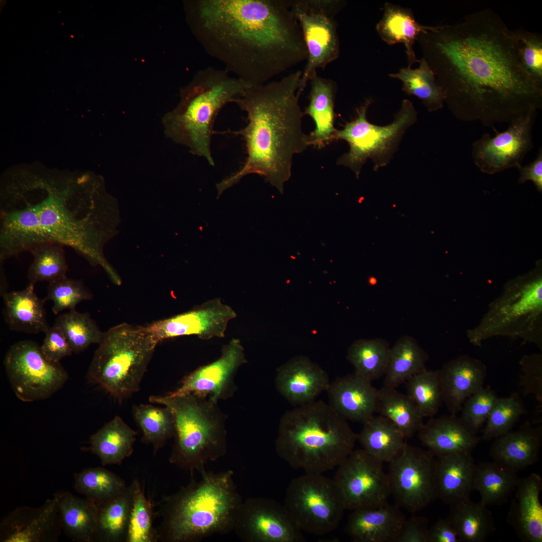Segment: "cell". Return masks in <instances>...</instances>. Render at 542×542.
Instances as JSON below:
<instances>
[{
	"instance_id": "obj_49",
	"label": "cell",
	"mask_w": 542,
	"mask_h": 542,
	"mask_svg": "<svg viewBox=\"0 0 542 542\" xmlns=\"http://www.w3.org/2000/svg\"><path fill=\"white\" fill-rule=\"evenodd\" d=\"M133 504L125 542L158 541L157 529L153 527L155 514L153 505L147 499L139 482L134 480Z\"/></svg>"
},
{
	"instance_id": "obj_5",
	"label": "cell",
	"mask_w": 542,
	"mask_h": 542,
	"mask_svg": "<svg viewBox=\"0 0 542 542\" xmlns=\"http://www.w3.org/2000/svg\"><path fill=\"white\" fill-rule=\"evenodd\" d=\"M198 471L199 480H192L163 499L158 541L196 542L233 530L242 501L233 472H208L204 467Z\"/></svg>"
},
{
	"instance_id": "obj_53",
	"label": "cell",
	"mask_w": 542,
	"mask_h": 542,
	"mask_svg": "<svg viewBox=\"0 0 542 542\" xmlns=\"http://www.w3.org/2000/svg\"><path fill=\"white\" fill-rule=\"evenodd\" d=\"M522 374L519 385L525 395L533 394L542 403V354L524 355L519 362Z\"/></svg>"
},
{
	"instance_id": "obj_27",
	"label": "cell",
	"mask_w": 542,
	"mask_h": 542,
	"mask_svg": "<svg viewBox=\"0 0 542 542\" xmlns=\"http://www.w3.org/2000/svg\"><path fill=\"white\" fill-rule=\"evenodd\" d=\"M542 479L536 473L519 479L508 515V521L526 542L542 541Z\"/></svg>"
},
{
	"instance_id": "obj_56",
	"label": "cell",
	"mask_w": 542,
	"mask_h": 542,
	"mask_svg": "<svg viewBox=\"0 0 542 542\" xmlns=\"http://www.w3.org/2000/svg\"><path fill=\"white\" fill-rule=\"evenodd\" d=\"M518 169L519 171V177L518 180L519 184H522L527 181H531L534 185L536 190L542 192V149L539 148L535 159L529 164Z\"/></svg>"
},
{
	"instance_id": "obj_48",
	"label": "cell",
	"mask_w": 542,
	"mask_h": 542,
	"mask_svg": "<svg viewBox=\"0 0 542 542\" xmlns=\"http://www.w3.org/2000/svg\"><path fill=\"white\" fill-rule=\"evenodd\" d=\"M527 410L520 395L513 392L506 397H498L485 422L481 439L490 441L510 432Z\"/></svg>"
},
{
	"instance_id": "obj_25",
	"label": "cell",
	"mask_w": 542,
	"mask_h": 542,
	"mask_svg": "<svg viewBox=\"0 0 542 542\" xmlns=\"http://www.w3.org/2000/svg\"><path fill=\"white\" fill-rule=\"evenodd\" d=\"M352 511L345 529L355 542H395L406 520L398 506L388 503Z\"/></svg>"
},
{
	"instance_id": "obj_31",
	"label": "cell",
	"mask_w": 542,
	"mask_h": 542,
	"mask_svg": "<svg viewBox=\"0 0 542 542\" xmlns=\"http://www.w3.org/2000/svg\"><path fill=\"white\" fill-rule=\"evenodd\" d=\"M29 284L21 291L7 292L2 296L3 314L10 330L30 334L44 333L49 327L44 308L45 301Z\"/></svg>"
},
{
	"instance_id": "obj_11",
	"label": "cell",
	"mask_w": 542,
	"mask_h": 542,
	"mask_svg": "<svg viewBox=\"0 0 542 542\" xmlns=\"http://www.w3.org/2000/svg\"><path fill=\"white\" fill-rule=\"evenodd\" d=\"M372 102L371 98L366 99L357 109L354 119L347 122L343 129H337L334 136V141L344 140L349 146L348 152L337 159V165L350 168L357 178L368 159L372 160L375 170L389 163L406 131L417 120V112L412 102L403 99L390 123L373 124L367 118Z\"/></svg>"
},
{
	"instance_id": "obj_44",
	"label": "cell",
	"mask_w": 542,
	"mask_h": 542,
	"mask_svg": "<svg viewBox=\"0 0 542 542\" xmlns=\"http://www.w3.org/2000/svg\"><path fill=\"white\" fill-rule=\"evenodd\" d=\"M64 247L57 243H43L30 251L34 259L28 272L29 284L50 283L67 277L68 266Z\"/></svg>"
},
{
	"instance_id": "obj_21",
	"label": "cell",
	"mask_w": 542,
	"mask_h": 542,
	"mask_svg": "<svg viewBox=\"0 0 542 542\" xmlns=\"http://www.w3.org/2000/svg\"><path fill=\"white\" fill-rule=\"evenodd\" d=\"M62 530L54 496L38 507L20 506L0 522L1 542H55Z\"/></svg>"
},
{
	"instance_id": "obj_15",
	"label": "cell",
	"mask_w": 542,
	"mask_h": 542,
	"mask_svg": "<svg viewBox=\"0 0 542 542\" xmlns=\"http://www.w3.org/2000/svg\"><path fill=\"white\" fill-rule=\"evenodd\" d=\"M390 493L398 505L418 511L437 497L435 457L428 450L406 443L389 462L387 473Z\"/></svg>"
},
{
	"instance_id": "obj_46",
	"label": "cell",
	"mask_w": 542,
	"mask_h": 542,
	"mask_svg": "<svg viewBox=\"0 0 542 542\" xmlns=\"http://www.w3.org/2000/svg\"><path fill=\"white\" fill-rule=\"evenodd\" d=\"M54 324L61 330L75 353L83 351L92 344H99L104 334L89 314L75 309L59 314Z\"/></svg>"
},
{
	"instance_id": "obj_45",
	"label": "cell",
	"mask_w": 542,
	"mask_h": 542,
	"mask_svg": "<svg viewBox=\"0 0 542 542\" xmlns=\"http://www.w3.org/2000/svg\"><path fill=\"white\" fill-rule=\"evenodd\" d=\"M74 479L76 491L96 503L115 496L127 486L119 476L102 467L84 469L75 473Z\"/></svg>"
},
{
	"instance_id": "obj_47",
	"label": "cell",
	"mask_w": 542,
	"mask_h": 542,
	"mask_svg": "<svg viewBox=\"0 0 542 542\" xmlns=\"http://www.w3.org/2000/svg\"><path fill=\"white\" fill-rule=\"evenodd\" d=\"M407 395L414 401L424 418H432L443 402L440 369H427L406 382Z\"/></svg>"
},
{
	"instance_id": "obj_10",
	"label": "cell",
	"mask_w": 542,
	"mask_h": 542,
	"mask_svg": "<svg viewBox=\"0 0 542 542\" xmlns=\"http://www.w3.org/2000/svg\"><path fill=\"white\" fill-rule=\"evenodd\" d=\"M158 342L147 326L122 323L104 332L89 366V381L121 401L139 390Z\"/></svg>"
},
{
	"instance_id": "obj_36",
	"label": "cell",
	"mask_w": 542,
	"mask_h": 542,
	"mask_svg": "<svg viewBox=\"0 0 542 542\" xmlns=\"http://www.w3.org/2000/svg\"><path fill=\"white\" fill-rule=\"evenodd\" d=\"M357 440L362 449L382 463L390 462L407 443L401 431L380 415H374L363 424Z\"/></svg>"
},
{
	"instance_id": "obj_24",
	"label": "cell",
	"mask_w": 542,
	"mask_h": 542,
	"mask_svg": "<svg viewBox=\"0 0 542 542\" xmlns=\"http://www.w3.org/2000/svg\"><path fill=\"white\" fill-rule=\"evenodd\" d=\"M329 405L346 420L362 424L376 413L378 389L354 372L330 382Z\"/></svg>"
},
{
	"instance_id": "obj_20",
	"label": "cell",
	"mask_w": 542,
	"mask_h": 542,
	"mask_svg": "<svg viewBox=\"0 0 542 542\" xmlns=\"http://www.w3.org/2000/svg\"><path fill=\"white\" fill-rule=\"evenodd\" d=\"M236 317L233 308L217 298L187 312L155 321L147 327L158 343L166 339L189 335L209 340L224 337L229 322Z\"/></svg>"
},
{
	"instance_id": "obj_17",
	"label": "cell",
	"mask_w": 542,
	"mask_h": 542,
	"mask_svg": "<svg viewBox=\"0 0 542 542\" xmlns=\"http://www.w3.org/2000/svg\"><path fill=\"white\" fill-rule=\"evenodd\" d=\"M537 110H531L513 119L502 132L491 137L484 133L473 142L471 155L474 164L485 174L493 175L522 166L533 148L532 128Z\"/></svg>"
},
{
	"instance_id": "obj_34",
	"label": "cell",
	"mask_w": 542,
	"mask_h": 542,
	"mask_svg": "<svg viewBox=\"0 0 542 542\" xmlns=\"http://www.w3.org/2000/svg\"><path fill=\"white\" fill-rule=\"evenodd\" d=\"M137 433L116 416L92 435L89 451L102 466L120 465L133 452Z\"/></svg>"
},
{
	"instance_id": "obj_19",
	"label": "cell",
	"mask_w": 542,
	"mask_h": 542,
	"mask_svg": "<svg viewBox=\"0 0 542 542\" xmlns=\"http://www.w3.org/2000/svg\"><path fill=\"white\" fill-rule=\"evenodd\" d=\"M247 363L240 340L232 338L224 345L216 360L201 366L187 375L173 395L195 393L215 401L231 398L237 390L235 377L239 368Z\"/></svg>"
},
{
	"instance_id": "obj_1",
	"label": "cell",
	"mask_w": 542,
	"mask_h": 542,
	"mask_svg": "<svg viewBox=\"0 0 542 542\" xmlns=\"http://www.w3.org/2000/svg\"><path fill=\"white\" fill-rule=\"evenodd\" d=\"M507 26L492 10L422 33L417 41L457 119L493 128L542 107V85L525 71Z\"/></svg>"
},
{
	"instance_id": "obj_55",
	"label": "cell",
	"mask_w": 542,
	"mask_h": 542,
	"mask_svg": "<svg viewBox=\"0 0 542 542\" xmlns=\"http://www.w3.org/2000/svg\"><path fill=\"white\" fill-rule=\"evenodd\" d=\"M429 528L427 520L423 517L406 520L395 542H428Z\"/></svg>"
},
{
	"instance_id": "obj_29",
	"label": "cell",
	"mask_w": 542,
	"mask_h": 542,
	"mask_svg": "<svg viewBox=\"0 0 542 542\" xmlns=\"http://www.w3.org/2000/svg\"><path fill=\"white\" fill-rule=\"evenodd\" d=\"M542 443V427L526 421L515 431L495 439L490 454L493 461L516 471L537 462Z\"/></svg>"
},
{
	"instance_id": "obj_2",
	"label": "cell",
	"mask_w": 542,
	"mask_h": 542,
	"mask_svg": "<svg viewBox=\"0 0 542 542\" xmlns=\"http://www.w3.org/2000/svg\"><path fill=\"white\" fill-rule=\"evenodd\" d=\"M0 263L43 243L68 246L106 273L105 210L88 176L21 173L2 182Z\"/></svg>"
},
{
	"instance_id": "obj_26",
	"label": "cell",
	"mask_w": 542,
	"mask_h": 542,
	"mask_svg": "<svg viewBox=\"0 0 542 542\" xmlns=\"http://www.w3.org/2000/svg\"><path fill=\"white\" fill-rule=\"evenodd\" d=\"M476 464L471 453H455L435 457L437 497L451 506L470 499L474 490Z\"/></svg>"
},
{
	"instance_id": "obj_9",
	"label": "cell",
	"mask_w": 542,
	"mask_h": 542,
	"mask_svg": "<svg viewBox=\"0 0 542 542\" xmlns=\"http://www.w3.org/2000/svg\"><path fill=\"white\" fill-rule=\"evenodd\" d=\"M469 342L481 346L496 336L519 338L542 350V261L533 269L507 281L488 305L479 323L467 331Z\"/></svg>"
},
{
	"instance_id": "obj_39",
	"label": "cell",
	"mask_w": 542,
	"mask_h": 542,
	"mask_svg": "<svg viewBox=\"0 0 542 542\" xmlns=\"http://www.w3.org/2000/svg\"><path fill=\"white\" fill-rule=\"evenodd\" d=\"M450 506L447 519L460 542H484L496 530L492 513L480 502L469 499Z\"/></svg>"
},
{
	"instance_id": "obj_4",
	"label": "cell",
	"mask_w": 542,
	"mask_h": 542,
	"mask_svg": "<svg viewBox=\"0 0 542 542\" xmlns=\"http://www.w3.org/2000/svg\"><path fill=\"white\" fill-rule=\"evenodd\" d=\"M302 74L298 70L281 80L250 86L235 102L246 113V126L215 133L241 136L246 156L237 171L216 184L217 197L251 174L262 176L283 193L284 184L291 176L294 156L309 146L299 103Z\"/></svg>"
},
{
	"instance_id": "obj_54",
	"label": "cell",
	"mask_w": 542,
	"mask_h": 542,
	"mask_svg": "<svg viewBox=\"0 0 542 542\" xmlns=\"http://www.w3.org/2000/svg\"><path fill=\"white\" fill-rule=\"evenodd\" d=\"M44 334L40 348L48 360L58 363L63 358L72 354L73 351L59 327L54 324Z\"/></svg>"
},
{
	"instance_id": "obj_50",
	"label": "cell",
	"mask_w": 542,
	"mask_h": 542,
	"mask_svg": "<svg viewBox=\"0 0 542 542\" xmlns=\"http://www.w3.org/2000/svg\"><path fill=\"white\" fill-rule=\"evenodd\" d=\"M518 59L526 73L542 85V36L523 29L510 30Z\"/></svg>"
},
{
	"instance_id": "obj_8",
	"label": "cell",
	"mask_w": 542,
	"mask_h": 542,
	"mask_svg": "<svg viewBox=\"0 0 542 542\" xmlns=\"http://www.w3.org/2000/svg\"><path fill=\"white\" fill-rule=\"evenodd\" d=\"M150 402L168 407L175 422L169 462L193 471L227 452V415L207 395L195 393L151 395Z\"/></svg>"
},
{
	"instance_id": "obj_18",
	"label": "cell",
	"mask_w": 542,
	"mask_h": 542,
	"mask_svg": "<svg viewBox=\"0 0 542 542\" xmlns=\"http://www.w3.org/2000/svg\"><path fill=\"white\" fill-rule=\"evenodd\" d=\"M245 542H303L305 538L285 505L265 497L242 501L233 530Z\"/></svg>"
},
{
	"instance_id": "obj_32",
	"label": "cell",
	"mask_w": 542,
	"mask_h": 542,
	"mask_svg": "<svg viewBox=\"0 0 542 542\" xmlns=\"http://www.w3.org/2000/svg\"><path fill=\"white\" fill-rule=\"evenodd\" d=\"M438 26L422 25L417 21L412 11L389 3H385L382 17L376 26L380 38L386 43L392 45L403 44L405 48L408 67L419 63L413 46L420 34L434 31Z\"/></svg>"
},
{
	"instance_id": "obj_40",
	"label": "cell",
	"mask_w": 542,
	"mask_h": 542,
	"mask_svg": "<svg viewBox=\"0 0 542 542\" xmlns=\"http://www.w3.org/2000/svg\"><path fill=\"white\" fill-rule=\"evenodd\" d=\"M376 413L391 422L406 439L418 433L424 424V418L414 401L394 388L378 389Z\"/></svg>"
},
{
	"instance_id": "obj_52",
	"label": "cell",
	"mask_w": 542,
	"mask_h": 542,
	"mask_svg": "<svg viewBox=\"0 0 542 542\" xmlns=\"http://www.w3.org/2000/svg\"><path fill=\"white\" fill-rule=\"evenodd\" d=\"M498 398L490 387H484L469 397L464 402L460 417L463 424L476 434L485 423Z\"/></svg>"
},
{
	"instance_id": "obj_12",
	"label": "cell",
	"mask_w": 542,
	"mask_h": 542,
	"mask_svg": "<svg viewBox=\"0 0 542 542\" xmlns=\"http://www.w3.org/2000/svg\"><path fill=\"white\" fill-rule=\"evenodd\" d=\"M284 505L302 531L323 535L335 530L346 509L334 479L305 473L287 487Z\"/></svg>"
},
{
	"instance_id": "obj_16",
	"label": "cell",
	"mask_w": 542,
	"mask_h": 542,
	"mask_svg": "<svg viewBox=\"0 0 542 542\" xmlns=\"http://www.w3.org/2000/svg\"><path fill=\"white\" fill-rule=\"evenodd\" d=\"M334 479L346 509L376 507L391 494L383 463L363 449L353 450L337 466Z\"/></svg>"
},
{
	"instance_id": "obj_13",
	"label": "cell",
	"mask_w": 542,
	"mask_h": 542,
	"mask_svg": "<svg viewBox=\"0 0 542 542\" xmlns=\"http://www.w3.org/2000/svg\"><path fill=\"white\" fill-rule=\"evenodd\" d=\"M291 10L302 30L308 51L299 91L319 68L324 69L340 54V41L336 16L345 6L338 0L290 1Z\"/></svg>"
},
{
	"instance_id": "obj_14",
	"label": "cell",
	"mask_w": 542,
	"mask_h": 542,
	"mask_svg": "<svg viewBox=\"0 0 542 542\" xmlns=\"http://www.w3.org/2000/svg\"><path fill=\"white\" fill-rule=\"evenodd\" d=\"M4 365L11 386L24 402L47 399L61 389L68 375L60 362L48 360L40 346L31 340L12 345L6 353Z\"/></svg>"
},
{
	"instance_id": "obj_33",
	"label": "cell",
	"mask_w": 542,
	"mask_h": 542,
	"mask_svg": "<svg viewBox=\"0 0 542 542\" xmlns=\"http://www.w3.org/2000/svg\"><path fill=\"white\" fill-rule=\"evenodd\" d=\"M59 511L62 530L72 540L93 542L96 530L98 507L87 497H77L68 491L54 495Z\"/></svg>"
},
{
	"instance_id": "obj_22",
	"label": "cell",
	"mask_w": 542,
	"mask_h": 542,
	"mask_svg": "<svg viewBox=\"0 0 542 542\" xmlns=\"http://www.w3.org/2000/svg\"><path fill=\"white\" fill-rule=\"evenodd\" d=\"M330 381L318 364L304 356H297L277 370L275 386L289 403L299 406L311 402L327 391Z\"/></svg>"
},
{
	"instance_id": "obj_41",
	"label": "cell",
	"mask_w": 542,
	"mask_h": 542,
	"mask_svg": "<svg viewBox=\"0 0 542 542\" xmlns=\"http://www.w3.org/2000/svg\"><path fill=\"white\" fill-rule=\"evenodd\" d=\"M419 63L417 68H402L389 76L401 81L402 90L408 95L420 99L429 112L437 111L444 106L445 94L425 59L422 58Z\"/></svg>"
},
{
	"instance_id": "obj_37",
	"label": "cell",
	"mask_w": 542,
	"mask_h": 542,
	"mask_svg": "<svg viewBox=\"0 0 542 542\" xmlns=\"http://www.w3.org/2000/svg\"><path fill=\"white\" fill-rule=\"evenodd\" d=\"M517 471L494 461L476 464L474 487L481 496L480 502L501 505L515 491L519 478Z\"/></svg>"
},
{
	"instance_id": "obj_23",
	"label": "cell",
	"mask_w": 542,
	"mask_h": 542,
	"mask_svg": "<svg viewBox=\"0 0 542 542\" xmlns=\"http://www.w3.org/2000/svg\"><path fill=\"white\" fill-rule=\"evenodd\" d=\"M443 402L451 414L461 411L465 401L484 385L487 367L481 360L462 355L440 369Z\"/></svg>"
},
{
	"instance_id": "obj_6",
	"label": "cell",
	"mask_w": 542,
	"mask_h": 542,
	"mask_svg": "<svg viewBox=\"0 0 542 542\" xmlns=\"http://www.w3.org/2000/svg\"><path fill=\"white\" fill-rule=\"evenodd\" d=\"M347 421L322 400L297 406L280 420L276 453L293 468L323 474L354 450L357 434Z\"/></svg>"
},
{
	"instance_id": "obj_30",
	"label": "cell",
	"mask_w": 542,
	"mask_h": 542,
	"mask_svg": "<svg viewBox=\"0 0 542 542\" xmlns=\"http://www.w3.org/2000/svg\"><path fill=\"white\" fill-rule=\"evenodd\" d=\"M309 81L311 85L310 101L303 113L312 118L315 128L308 135V141L309 146L321 149L334 141L337 130L334 126L336 85L333 81L318 76L317 72Z\"/></svg>"
},
{
	"instance_id": "obj_35",
	"label": "cell",
	"mask_w": 542,
	"mask_h": 542,
	"mask_svg": "<svg viewBox=\"0 0 542 542\" xmlns=\"http://www.w3.org/2000/svg\"><path fill=\"white\" fill-rule=\"evenodd\" d=\"M134 480L121 492L96 503L98 517L93 541H126L133 504Z\"/></svg>"
},
{
	"instance_id": "obj_51",
	"label": "cell",
	"mask_w": 542,
	"mask_h": 542,
	"mask_svg": "<svg viewBox=\"0 0 542 542\" xmlns=\"http://www.w3.org/2000/svg\"><path fill=\"white\" fill-rule=\"evenodd\" d=\"M92 295L82 280L67 277L49 283L47 295L44 299L53 303L52 311L55 315L65 310L75 309L79 303L91 299Z\"/></svg>"
},
{
	"instance_id": "obj_58",
	"label": "cell",
	"mask_w": 542,
	"mask_h": 542,
	"mask_svg": "<svg viewBox=\"0 0 542 542\" xmlns=\"http://www.w3.org/2000/svg\"><path fill=\"white\" fill-rule=\"evenodd\" d=\"M368 283H369L370 285L374 286L376 284L377 280L374 277H370V278H369V279L368 280Z\"/></svg>"
},
{
	"instance_id": "obj_7",
	"label": "cell",
	"mask_w": 542,
	"mask_h": 542,
	"mask_svg": "<svg viewBox=\"0 0 542 542\" xmlns=\"http://www.w3.org/2000/svg\"><path fill=\"white\" fill-rule=\"evenodd\" d=\"M250 86L225 69L208 67L201 71L182 90L179 105L166 117L167 134L214 166L211 144L216 117L225 105L235 103Z\"/></svg>"
},
{
	"instance_id": "obj_28",
	"label": "cell",
	"mask_w": 542,
	"mask_h": 542,
	"mask_svg": "<svg viewBox=\"0 0 542 542\" xmlns=\"http://www.w3.org/2000/svg\"><path fill=\"white\" fill-rule=\"evenodd\" d=\"M418 436L422 444L435 457L471 453L481 440L463 424L460 417L453 414L431 418Z\"/></svg>"
},
{
	"instance_id": "obj_42",
	"label": "cell",
	"mask_w": 542,
	"mask_h": 542,
	"mask_svg": "<svg viewBox=\"0 0 542 542\" xmlns=\"http://www.w3.org/2000/svg\"><path fill=\"white\" fill-rule=\"evenodd\" d=\"M390 349L388 343L382 339H359L349 347L347 359L355 373L372 382L384 375Z\"/></svg>"
},
{
	"instance_id": "obj_38",
	"label": "cell",
	"mask_w": 542,
	"mask_h": 542,
	"mask_svg": "<svg viewBox=\"0 0 542 542\" xmlns=\"http://www.w3.org/2000/svg\"><path fill=\"white\" fill-rule=\"evenodd\" d=\"M428 356L415 338L403 336L390 347L383 386L395 388L426 369Z\"/></svg>"
},
{
	"instance_id": "obj_43",
	"label": "cell",
	"mask_w": 542,
	"mask_h": 542,
	"mask_svg": "<svg viewBox=\"0 0 542 542\" xmlns=\"http://www.w3.org/2000/svg\"><path fill=\"white\" fill-rule=\"evenodd\" d=\"M132 414L142 432V442L152 446L154 455L174 437V419L168 407L141 404L133 407Z\"/></svg>"
},
{
	"instance_id": "obj_3",
	"label": "cell",
	"mask_w": 542,
	"mask_h": 542,
	"mask_svg": "<svg viewBox=\"0 0 542 542\" xmlns=\"http://www.w3.org/2000/svg\"><path fill=\"white\" fill-rule=\"evenodd\" d=\"M191 6L205 51L251 86L307 59L290 1L199 0Z\"/></svg>"
},
{
	"instance_id": "obj_57",
	"label": "cell",
	"mask_w": 542,
	"mask_h": 542,
	"mask_svg": "<svg viewBox=\"0 0 542 542\" xmlns=\"http://www.w3.org/2000/svg\"><path fill=\"white\" fill-rule=\"evenodd\" d=\"M428 542H460L458 534L446 519H439L429 528Z\"/></svg>"
}]
</instances>
